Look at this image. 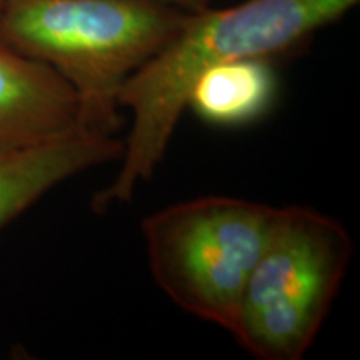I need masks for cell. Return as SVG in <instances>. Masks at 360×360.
I'll return each instance as SVG.
<instances>
[{
    "label": "cell",
    "instance_id": "1",
    "mask_svg": "<svg viewBox=\"0 0 360 360\" xmlns=\"http://www.w3.org/2000/svg\"><path fill=\"white\" fill-rule=\"evenodd\" d=\"M359 0H245L227 8L187 13L175 37L125 80L117 96L132 112L120 169L92 199L103 212L125 204L141 182L152 179L187 109L195 80L225 62L270 58L302 44L319 29L337 22Z\"/></svg>",
    "mask_w": 360,
    "mask_h": 360
},
{
    "label": "cell",
    "instance_id": "2",
    "mask_svg": "<svg viewBox=\"0 0 360 360\" xmlns=\"http://www.w3.org/2000/svg\"><path fill=\"white\" fill-rule=\"evenodd\" d=\"M187 12L167 0H6L0 40L74 89L79 127L114 135L117 96L175 37Z\"/></svg>",
    "mask_w": 360,
    "mask_h": 360
},
{
    "label": "cell",
    "instance_id": "3",
    "mask_svg": "<svg viewBox=\"0 0 360 360\" xmlns=\"http://www.w3.org/2000/svg\"><path fill=\"white\" fill-rule=\"evenodd\" d=\"M354 254L347 229L310 207H276L232 337L260 360H299L314 344Z\"/></svg>",
    "mask_w": 360,
    "mask_h": 360
},
{
    "label": "cell",
    "instance_id": "4",
    "mask_svg": "<svg viewBox=\"0 0 360 360\" xmlns=\"http://www.w3.org/2000/svg\"><path fill=\"white\" fill-rule=\"evenodd\" d=\"M276 207L227 195L179 202L143 219L150 274L179 309L232 332Z\"/></svg>",
    "mask_w": 360,
    "mask_h": 360
},
{
    "label": "cell",
    "instance_id": "5",
    "mask_svg": "<svg viewBox=\"0 0 360 360\" xmlns=\"http://www.w3.org/2000/svg\"><path fill=\"white\" fill-rule=\"evenodd\" d=\"M114 135L74 127L22 146H0V229L24 214L58 184L97 165L120 160Z\"/></svg>",
    "mask_w": 360,
    "mask_h": 360
},
{
    "label": "cell",
    "instance_id": "6",
    "mask_svg": "<svg viewBox=\"0 0 360 360\" xmlns=\"http://www.w3.org/2000/svg\"><path fill=\"white\" fill-rule=\"evenodd\" d=\"M77 125L74 89L52 67L0 40V146L40 142Z\"/></svg>",
    "mask_w": 360,
    "mask_h": 360
},
{
    "label": "cell",
    "instance_id": "7",
    "mask_svg": "<svg viewBox=\"0 0 360 360\" xmlns=\"http://www.w3.org/2000/svg\"><path fill=\"white\" fill-rule=\"evenodd\" d=\"M276 96L277 75L269 58H240L202 74L188 94L187 109L205 124L240 127L267 114Z\"/></svg>",
    "mask_w": 360,
    "mask_h": 360
},
{
    "label": "cell",
    "instance_id": "8",
    "mask_svg": "<svg viewBox=\"0 0 360 360\" xmlns=\"http://www.w3.org/2000/svg\"><path fill=\"white\" fill-rule=\"evenodd\" d=\"M167 2L172 4V6L179 7L180 11L187 13H195L202 12L205 8L210 7V0H167Z\"/></svg>",
    "mask_w": 360,
    "mask_h": 360
},
{
    "label": "cell",
    "instance_id": "9",
    "mask_svg": "<svg viewBox=\"0 0 360 360\" xmlns=\"http://www.w3.org/2000/svg\"><path fill=\"white\" fill-rule=\"evenodd\" d=\"M4 6H6V0H0V13H2Z\"/></svg>",
    "mask_w": 360,
    "mask_h": 360
}]
</instances>
